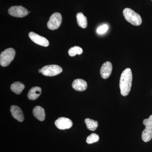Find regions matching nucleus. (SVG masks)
<instances>
[{"label":"nucleus","mask_w":152,"mask_h":152,"mask_svg":"<svg viewBox=\"0 0 152 152\" xmlns=\"http://www.w3.org/2000/svg\"><path fill=\"white\" fill-rule=\"evenodd\" d=\"M85 122L87 128L89 130L94 131L98 127V123L97 121L90 118H86L85 120Z\"/></svg>","instance_id":"obj_17"},{"label":"nucleus","mask_w":152,"mask_h":152,"mask_svg":"<svg viewBox=\"0 0 152 152\" xmlns=\"http://www.w3.org/2000/svg\"><path fill=\"white\" fill-rule=\"evenodd\" d=\"M123 15L126 20L131 24L135 26H139L141 24V17L132 9H125L123 11Z\"/></svg>","instance_id":"obj_2"},{"label":"nucleus","mask_w":152,"mask_h":152,"mask_svg":"<svg viewBox=\"0 0 152 152\" xmlns=\"http://www.w3.org/2000/svg\"><path fill=\"white\" fill-rule=\"evenodd\" d=\"M62 21V17L61 15L58 12H55L50 17V20L47 23V26L49 29H57L61 26Z\"/></svg>","instance_id":"obj_5"},{"label":"nucleus","mask_w":152,"mask_h":152,"mask_svg":"<svg viewBox=\"0 0 152 152\" xmlns=\"http://www.w3.org/2000/svg\"><path fill=\"white\" fill-rule=\"evenodd\" d=\"M99 140V137L97 134L93 133L87 137L86 142L87 143L91 144L96 142Z\"/></svg>","instance_id":"obj_19"},{"label":"nucleus","mask_w":152,"mask_h":152,"mask_svg":"<svg viewBox=\"0 0 152 152\" xmlns=\"http://www.w3.org/2000/svg\"><path fill=\"white\" fill-rule=\"evenodd\" d=\"M143 124L145 128L142 132V140L144 142H148L152 139V115L148 119H145Z\"/></svg>","instance_id":"obj_4"},{"label":"nucleus","mask_w":152,"mask_h":152,"mask_svg":"<svg viewBox=\"0 0 152 152\" xmlns=\"http://www.w3.org/2000/svg\"><path fill=\"white\" fill-rule=\"evenodd\" d=\"M33 113L36 118L41 121H43L45 118V113L44 109L40 106H36L34 108Z\"/></svg>","instance_id":"obj_13"},{"label":"nucleus","mask_w":152,"mask_h":152,"mask_svg":"<svg viewBox=\"0 0 152 152\" xmlns=\"http://www.w3.org/2000/svg\"><path fill=\"white\" fill-rule=\"evenodd\" d=\"M10 112L12 116L14 118L16 119L20 122H22L24 119L23 114L22 110L18 106L12 105L11 106Z\"/></svg>","instance_id":"obj_11"},{"label":"nucleus","mask_w":152,"mask_h":152,"mask_svg":"<svg viewBox=\"0 0 152 152\" xmlns=\"http://www.w3.org/2000/svg\"><path fill=\"white\" fill-rule=\"evenodd\" d=\"M83 50L80 47L75 46L72 47L69 50V55L71 57L75 56L77 55H81L83 53Z\"/></svg>","instance_id":"obj_18"},{"label":"nucleus","mask_w":152,"mask_h":152,"mask_svg":"<svg viewBox=\"0 0 152 152\" xmlns=\"http://www.w3.org/2000/svg\"><path fill=\"white\" fill-rule=\"evenodd\" d=\"M25 88L23 84L20 82H16L11 85L10 89L12 91L17 94H20Z\"/></svg>","instance_id":"obj_16"},{"label":"nucleus","mask_w":152,"mask_h":152,"mask_svg":"<svg viewBox=\"0 0 152 152\" xmlns=\"http://www.w3.org/2000/svg\"><path fill=\"white\" fill-rule=\"evenodd\" d=\"M108 29V26L106 24L102 25V26L98 28L97 29V33L98 34H103L107 31Z\"/></svg>","instance_id":"obj_20"},{"label":"nucleus","mask_w":152,"mask_h":152,"mask_svg":"<svg viewBox=\"0 0 152 152\" xmlns=\"http://www.w3.org/2000/svg\"></svg>","instance_id":"obj_22"},{"label":"nucleus","mask_w":152,"mask_h":152,"mask_svg":"<svg viewBox=\"0 0 152 152\" xmlns=\"http://www.w3.org/2000/svg\"><path fill=\"white\" fill-rule=\"evenodd\" d=\"M77 23L80 27L83 28H86L88 26V22L86 17L81 12H79L77 14Z\"/></svg>","instance_id":"obj_15"},{"label":"nucleus","mask_w":152,"mask_h":152,"mask_svg":"<svg viewBox=\"0 0 152 152\" xmlns=\"http://www.w3.org/2000/svg\"><path fill=\"white\" fill-rule=\"evenodd\" d=\"M55 125L59 129H67L72 126L73 123L70 119L68 118L61 117L55 121Z\"/></svg>","instance_id":"obj_9"},{"label":"nucleus","mask_w":152,"mask_h":152,"mask_svg":"<svg viewBox=\"0 0 152 152\" xmlns=\"http://www.w3.org/2000/svg\"><path fill=\"white\" fill-rule=\"evenodd\" d=\"M8 13L12 16L23 18L27 15L29 12L26 9L21 6H13L9 9Z\"/></svg>","instance_id":"obj_7"},{"label":"nucleus","mask_w":152,"mask_h":152,"mask_svg":"<svg viewBox=\"0 0 152 152\" xmlns=\"http://www.w3.org/2000/svg\"><path fill=\"white\" fill-rule=\"evenodd\" d=\"M15 56V51L10 48L1 52L0 55V64L3 67L7 66L12 61Z\"/></svg>","instance_id":"obj_3"},{"label":"nucleus","mask_w":152,"mask_h":152,"mask_svg":"<svg viewBox=\"0 0 152 152\" xmlns=\"http://www.w3.org/2000/svg\"><path fill=\"white\" fill-rule=\"evenodd\" d=\"M72 86L76 91H83L86 90L87 83L86 81L82 79H76L73 82Z\"/></svg>","instance_id":"obj_12"},{"label":"nucleus","mask_w":152,"mask_h":152,"mask_svg":"<svg viewBox=\"0 0 152 152\" xmlns=\"http://www.w3.org/2000/svg\"><path fill=\"white\" fill-rule=\"evenodd\" d=\"M28 35L30 39L35 43L45 47H48L49 45L48 40L43 37L33 32L29 33Z\"/></svg>","instance_id":"obj_8"},{"label":"nucleus","mask_w":152,"mask_h":152,"mask_svg":"<svg viewBox=\"0 0 152 152\" xmlns=\"http://www.w3.org/2000/svg\"><path fill=\"white\" fill-rule=\"evenodd\" d=\"M63 69L57 65H50L45 66L42 69V74L44 75L52 77L57 75L62 72Z\"/></svg>","instance_id":"obj_6"},{"label":"nucleus","mask_w":152,"mask_h":152,"mask_svg":"<svg viewBox=\"0 0 152 152\" xmlns=\"http://www.w3.org/2000/svg\"><path fill=\"white\" fill-rule=\"evenodd\" d=\"M39 73H42V69H39Z\"/></svg>","instance_id":"obj_21"},{"label":"nucleus","mask_w":152,"mask_h":152,"mask_svg":"<svg viewBox=\"0 0 152 152\" xmlns=\"http://www.w3.org/2000/svg\"><path fill=\"white\" fill-rule=\"evenodd\" d=\"M113 70V66L111 63L109 61L104 63L100 69L101 77L104 79L108 78Z\"/></svg>","instance_id":"obj_10"},{"label":"nucleus","mask_w":152,"mask_h":152,"mask_svg":"<svg viewBox=\"0 0 152 152\" xmlns=\"http://www.w3.org/2000/svg\"><path fill=\"white\" fill-rule=\"evenodd\" d=\"M41 93L42 89L40 87H33L29 91L28 94V97L31 100H35L39 96Z\"/></svg>","instance_id":"obj_14"},{"label":"nucleus","mask_w":152,"mask_h":152,"mask_svg":"<svg viewBox=\"0 0 152 152\" xmlns=\"http://www.w3.org/2000/svg\"><path fill=\"white\" fill-rule=\"evenodd\" d=\"M132 73L130 68H127L123 71L120 80L121 93L124 96H127L130 91L132 82Z\"/></svg>","instance_id":"obj_1"}]
</instances>
